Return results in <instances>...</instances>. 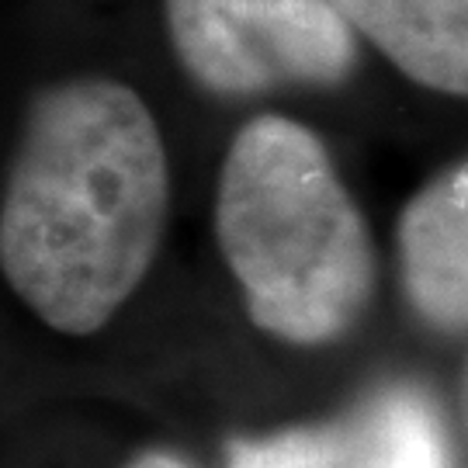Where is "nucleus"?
<instances>
[{
  "label": "nucleus",
  "mask_w": 468,
  "mask_h": 468,
  "mask_svg": "<svg viewBox=\"0 0 468 468\" xmlns=\"http://www.w3.org/2000/svg\"><path fill=\"white\" fill-rule=\"evenodd\" d=\"M167 208V146L143 98L59 84L32 104L7 174L0 271L46 326L87 336L150 274Z\"/></svg>",
  "instance_id": "nucleus-1"
},
{
  "label": "nucleus",
  "mask_w": 468,
  "mask_h": 468,
  "mask_svg": "<svg viewBox=\"0 0 468 468\" xmlns=\"http://www.w3.org/2000/svg\"><path fill=\"white\" fill-rule=\"evenodd\" d=\"M216 233L250 319L292 344L344 336L375 295V247L326 146L305 125L261 115L218 174Z\"/></svg>",
  "instance_id": "nucleus-2"
},
{
  "label": "nucleus",
  "mask_w": 468,
  "mask_h": 468,
  "mask_svg": "<svg viewBox=\"0 0 468 468\" xmlns=\"http://www.w3.org/2000/svg\"><path fill=\"white\" fill-rule=\"evenodd\" d=\"M167 25L191 77L216 94L336 84L354 67L334 0H167Z\"/></svg>",
  "instance_id": "nucleus-3"
},
{
  "label": "nucleus",
  "mask_w": 468,
  "mask_h": 468,
  "mask_svg": "<svg viewBox=\"0 0 468 468\" xmlns=\"http://www.w3.org/2000/svg\"><path fill=\"white\" fill-rule=\"evenodd\" d=\"M229 468H452V462L434 406L413 388H388L334 423L236 441Z\"/></svg>",
  "instance_id": "nucleus-4"
},
{
  "label": "nucleus",
  "mask_w": 468,
  "mask_h": 468,
  "mask_svg": "<svg viewBox=\"0 0 468 468\" xmlns=\"http://www.w3.org/2000/svg\"><path fill=\"white\" fill-rule=\"evenodd\" d=\"M406 292L420 316L462 334L468 316V170L458 164L406 205L399 222Z\"/></svg>",
  "instance_id": "nucleus-5"
},
{
  "label": "nucleus",
  "mask_w": 468,
  "mask_h": 468,
  "mask_svg": "<svg viewBox=\"0 0 468 468\" xmlns=\"http://www.w3.org/2000/svg\"><path fill=\"white\" fill-rule=\"evenodd\" d=\"M334 7L417 84L468 90V0H334Z\"/></svg>",
  "instance_id": "nucleus-6"
},
{
  "label": "nucleus",
  "mask_w": 468,
  "mask_h": 468,
  "mask_svg": "<svg viewBox=\"0 0 468 468\" xmlns=\"http://www.w3.org/2000/svg\"><path fill=\"white\" fill-rule=\"evenodd\" d=\"M125 468H187L181 458H174V454H164V452H146V454H139L133 465H125Z\"/></svg>",
  "instance_id": "nucleus-7"
}]
</instances>
